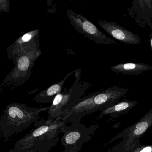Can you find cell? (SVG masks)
Masks as SVG:
<instances>
[{"instance_id": "cell-14", "label": "cell", "mask_w": 152, "mask_h": 152, "mask_svg": "<svg viewBox=\"0 0 152 152\" xmlns=\"http://www.w3.org/2000/svg\"><path fill=\"white\" fill-rule=\"evenodd\" d=\"M136 129L134 131V133L136 135H141L145 132L148 127V124L146 122H142L138 124L136 126Z\"/></svg>"}, {"instance_id": "cell-9", "label": "cell", "mask_w": 152, "mask_h": 152, "mask_svg": "<svg viewBox=\"0 0 152 152\" xmlns=\"http://www.w3.org/2000/svg\"><path fill=\"white\" fill-rule=\"evenodd\" d=\"M128 12L138 25L152 31V0H133Z\"/></svg>"}, {"instance_id": "cell-17", "label": "cell", "mask_w": 152, "mask_h": 152, "mask_svg": "<svg viewBox=\"0 0 152 152\" xmlns=\"http://www.w3.org/2000/svg\"><path fill=\"white\" fill-rule=\"evenodd\" d=\"M149 44H150V49L152 51V31L150 32L149 34Z\"/></svg>"}, {"instance_id": "cell-15", "label": "cell", "mask_w": 152, "mask_h": 152, "mask_svg": "<svg viewBox=\"0 0 152 152\" xmlns=\"http://www.w3.org/2000/svg\"><path fill=\"white\" fill-rule=\"evenodd\" d=\"M10 3L7 0H1L0 1V10L1 12H9Z\"/></svg>"}, {"instance_id": "cell-1", "label": "cell", "mask_w": 152, "mask_h": 152, "mask_svg": "<svg viewBox=\"0 0 152 152\" xmlns=\"http://www.w3.org/2000/svg\"><path fill=\"white\" fill-rule=\"evenodd\" d=\"M66 123L61 117L38 120L35 122L36 128L18 140L9 152H48L57 144L59 133Z\"/></svg>"}, {"instance_id": "cell-13", "label": "cell", "mask_w": 152, "mask_h": 152, "mask_svg": "<svg viewBox=\"0 0 152 152\" xmlns=\"http://www.w3.org/2000/svg\"><path fill=\"white\" fill-rule=\"evenodd\" d=\"M130 106L129 103L128 102H122L113 107H110L106 110L107 112H119L127 109Z\"/></svg>"}, {"instance_id": "cell-7", "label": "cell", "mask_w": 152, "mask_h": 152, "mask_svg": "<svg viewBox=\"0 0 152 152\" xmlns=\"http://www.w3.org/2000/svg\"><path fill=\"white\" fill-rule=\"evenodd\" d=\"M67 126L66 123L62 128L63 133L61 140L64 147V152H78L86 143L88 133L87 129L80 120H76Z\"/></svg>"}, {"instance_id": "cell-11", "label": "cell", "mask_w": 152, "mask_h": 152, "mask_svg": "<svg viewBox=\"0 0 152 152\" xmlns=\"http://www.w3.org/2000/svg\"><path fill=\"white\" fill-rule=\"evenodd\" d=\"M152 69L151 66L141 63H121L110 68L112 72L123 75H140Z\"/></svg>"}, {"instance_id": "cell-12", "label": "cell", "mask_w": 152, "mask_h": 152, "mask_svg": "<svg viewBox=\"0 0 152 152\" xmlns=\"http://www.w3.org/2000/svg\"><path fill=\"white\" fill-rule=\"evenodd\" d=\"M75 72V71L67 74L61 81L57 83L48 88L41 91L34 98V100L39 103H52L56 96L61 93L66 80Z\"/></svg>"}, {"instance_id": "cell-8", "label": "cell", "mask_w": 152, "mask_h": 152, "mask_svg": "<svg viewBox=\"0 0 152 152\" xmlns=\"http://www.w3.org/2000/svg\"><path fill=\"white\" fill-rule=\"evenodd\" d=\"M40 49L39 30L26 33L16 40L7 49V57L14 60L21 55Z\"/></svg>"}, {"instance_id": "cell-2", "label": "cell", "mask_w": 152, "mask_h": 152, "mask_svg": "<svg viewBox=\"0 0 152 152\" xmlns=\"http://www.w3.org/2000/svg\"><path fill=\"white\" fill-rule=\"evenodd\" d=\"M49 107L34 108L25 104L13 103L3 110L0 118L1 135L6 141L29 127L39 119V115Z\"/></svg>"}, {"instance_id": "cell-6", "label": "cell", "mask_w": 152, "mask_h": 152, "mask_svg": "<svg viewBox=\"0 0 152 152\" xmlns=\"http://www.w3.org/2000/svg\"><path fill=\"white\" fill-rule=\"evenodd\" d=\"M66 15L75 30L88 39L98 44H118L115 41L104 34L94 24L82 15L69 9L66 10Z\"/></svg>"}, {"instance_id": "cell-5", "label": "cell", "mask_w": 152, "mask_h": 152, "mask_svg": "<svg viewBox=\"0 0 152 152\" xmlns=\"http://www.w3.org/2000/svg\"><path fill=\"white\" fill-rule=\"evenodd\" d=\"M41 55V50L39 49L21 55L14 59L15 67L5 78L1 87L15 88L26 82L31 75L34 64Z\"/></svg>"}, {"instance_id": "cell-3", "label": "cell", "mask_w": 152, "mask_h": 152, "mask_svg": "<svg viewBox=\"0 0 152 152\" xmlns=\"http://www.w3.org/2000/svg\"><path fill=\"white\" fill-rule=\"evenodd\" d=\"M128 91L127 89L113 86L82 98L73 107L61 117V119L66 122L80 120L91 111L104 104L117 100L124 96Z\"/></svg>"}, {"instance_id": "cell-4", "label": "cell", "mask_w": 152, "mask_h": 152, "mask_svg": "<svg viewBox=\"0 0 152 152\" xmlns=\"http://www.w3.org/2000/svg\"><path fill=\"white\" fill-rule=\"evenodd\" d=\"M75 81L71 88L66 90L64 93L58 94L54 99L48 109V120L61 118L77 104L90 87L89 83L80 81V69L75 70Z\"/></svg>"}, {"instance_id": "cell-16", "label": "cell", "mask_w": 152, "mask_h": 152, "mask_svg": "<svg viewBox=\"0 0 152 152\" xmlns=\"http://www.w3.org/2000/svg\"><path fill=\"white\" fill-rule=\"evenodd\" d=\"M152 150V148L150 147H147L143 148L140 152H151Z\"/></svg>"}, {"instance_id": "cell-10", "label": "cell", "mask_w": 152, "mask_h": 152, "mask_svg": "<svg viewBox=\"0 0 152 152\" xmlns=\"http://www.w3.org/2000/svg\"><path fill=\"white\" fill-rule=\"evenodd\" d=\"M98 25L107 34L121 42L129 45H138L140 39L137 34L129 31L117 23L105 20H99Z\"/></svg>"}]
</instances>
